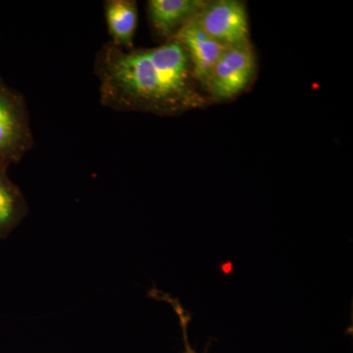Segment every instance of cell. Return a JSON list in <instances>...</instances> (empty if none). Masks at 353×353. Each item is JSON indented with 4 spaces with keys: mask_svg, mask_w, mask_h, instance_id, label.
Masks as SVG:
<instances>
[{
    "mask_svg": "<svg viewBox=\"0 0 353 353\" xmlns=\"http://www.w3.org/2000/svg\"><path fill=\"white\" fill-rule=\"evenodd\" d=\"M94 73L101 104L112 110L172 115L201 104L189 57L175 39L132 50L109 41L97 51Z\"/></svg>",
    "mask_w": 353,
    "mask_h": 353,
    "instance_id": "1",
    "label": "cell"
},
{
    "mask_svg": "<svg viewBox=\"0 0 353 353\" xmlns=\"http://www.w3.org/2000/svg\"><path fill=\"white\" fill-rule=\"evenodd\" d=\"M34 145L25 97L0 78V160L18 164Z\"/></svg>",
    "mask_w": 353,
    "mask_h": 353,
    "instance_id": "2",
    "label": "cell"
},
{
    "mask_svg": "<svg viewBox=\"0 0 353 353\" xmlns=\"http://www.w3.org/2000/svg\"><path fill=\"white\" fill-rule=\"evenodd\" d=\"M194 20L211 38L227 48L250 43L248 12L245 4L238 0L206 2Z\"/></svg>",
    "mask_w": 353,
    "mask_h": 353,
    "instance_id": "3",
    "label": "cell"
},
{
    "mask_svg": "<svg viewBox=\"0 0 353 353\" xmlns=\"http://www.w3.org/2000/svg\"><path fill=\"white\" fill-rule=\"evenodd\" d=\"M255 57L250 43L228 48L213 67L206 87L215 99H233L252 82Z\"/></svg>",
    "mask_w": 353,
    "mask_h": 353,
    "instance_id": "4",
    "label": "cell"
},
{
    "mask_svg": "<svg viewBox=\"0 0 353 353\" xmlns=\"http://www.w3.org/2000/svg\"><path fill=\"white\" fill-rule=\"evenodd\" d=\"M172 39L178 41L187 52L194 78L208 85L211 71L227 46L211 38L194 19L183 26Z\"/></svg>",
    "mask_w": 353,
    "mask_h": 353,
    "instance_id": "5",
    "label": "cell"
},
{
    "mask_svg": "<svg viewBox=\"0 0 353 353\" xmlns=\"http://www.w3.org/2000/svg\"><path fill=\"white\" fill-rule=\"evenodd\" d=\"M205 4L202 0H150L148 18L158 36L170 41L183 26L196 17Z\"/></svg>",
    "mask_w": 353,
    "mask_h": 353,
    "instance_id": "6",
    "label": "cell"
},
{
    "mask_svg": "<svg viewBox=\"0 0 353 353\" xmlns=\"http://www.w3.org/2000/svg\"><path fill=\"white\" fill-rule=\"evenodd\" d=\"M103 7L110 43L121 50H134V38L139 22L137 2L134 0H106Z\"/></svg>",
    "mask_w": 353,
    "mask_h": 353,
    "instance_id": "7",
    "label": "cell"
},
{
    "mask_svg": "<svg viewBox=\"0 0 353 353\" xmlns=\"http://www.w3.org/2000/svg\"><path fill=\"white\" fill-rule=\"evenodd\" d=\"M10 165L0 160V240H4L22 222L28 204L22 192L8 175Z\"/></svg>",
    "mask_w": 353,
    "mask_h": 353,
    "instance_id": "8",
    "label": "cell"
},
{
    "mask_svg": "<svg viewBox=\"0 0 353 353\" xmlns=\"http://www.w3.org/2000/svg\"><path fill=\"white\" fill-rule=\"evenodd\" d=\"M150 294H152V296L155 297V299H159V301H164L170 303L172 307L175 310L176 315H178L181 329H182L183 332V345H185V350L182 353H197L194 348L190 347L189 338H188V326H189V323L190 319H192V316L190 315V313L183 309L179 299H173L169 294H164V292H159V290L155 289L150 292Z\"/></svg>",
    "mask_w": 353,
    "mask_h": 353,
    "instance_id": "9",
    "label": "cell"
}]
</instances>
